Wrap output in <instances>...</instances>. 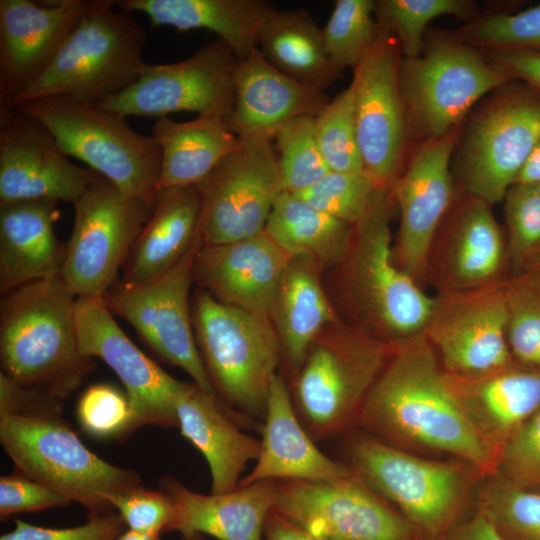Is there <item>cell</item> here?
Wrapping results in <instances>:
<instances>
[{"instance_id":"7bdbcfd3","label":"cell","mask_w":540,"mask_h":540,"mask_svg":"<svg viewBox=\"0 0 540 540\" xmlns=\"http://www.w3.org/2000/svg\"><path fill=\"white\" fill-rule=\"evenodd\" d=\"M453 34L465 44L485 52L501 49L540 52V3L515 13L476 16Z\"/></svg>"},{"instance_id":"f5cc1de1","label":"cell","mask_w":540,"mask_h":540,"mask_svg":"<svg viewBox=\"0 0 540 540\" xmlns=\"http://www.w3.org/2000/svg\"><path fill=\"white\" fill-rule=\"evenodd\" d=\"M448 540H508L493 523L478 511L471 518L460 524L450 534Z\"/></svg>"},{"instance_id":"603a6c76","label":"cell","mask_w":540,"mask_h":540,"mask_svg":"<svg viewBox=\"0 0 540 540\" xmlns=\"http://www.w3.org/2000/svg\"><path fill=\"white\" fill-rule=\"evenodd\" d=\"M288 259L265 232L232 243L203 244L194 261V281L217 300L271 320Z\"/></svg>"},{"instance_id":"f35d334b","label":"cell","mask_w":540,"mask_h":540,"mask_svg":"<svg viewBox=\"0 0 540 540\" xmlns=\"http://www.w3.org/2000/svg\"><path fill=\"white\" fill-rule=\"evenodd\" d=\"M478 496L479 511L506 539L540 540V491L520 487L497 473Z\"/></svg>"},{"instance_id":"52a82bcc","label":"cell","mask_w":540,"mask_h":540,"mask_svg":"<svg viewBox=\"0 0 540 540\" xmlns=\"http://www.w3.org/2000/svg\"><path fill=\"white\" fill-rule=\"evenodd\" d=\"M392 349L393 343L340 320L313 340L290 393L299 419L316 442L356 423Z\"/></svg>"},{"instance_id":"816d5d0a","label":"cell","mask_w":540,"mask_h":540,"mask_svg":"<svg viewBox=\"0 0 540 540\" xmlns=\"http://www.w3.org/2000/svg\"><path fill=\"white\" fill-rule=\"evenodd\" d=\"M486 59L513 81H520L540 93V52L520 49L486 51Z\"/></svg>"},{"instance_id":"f546056e","label":"cell","mask_w":540,"mask_h":540,"mask_svg":"<svg viewBox=\"0 0 540 540\" xmlns=\"http://www.w3.org/2000/svg\"><path fill=\"white\" fill-rule=\"evenodd\" d=\"M175 409L180 434L208 463L211 493L236 489L246 466L258 458L260 440L243 432L219 402L195 383H185Z\"/></svg>"},{"instance_id":"e0dca14e","label":"cell","mask_w":540,"mask_h":540,"mask_svg":"<svg viewBox=\"0 0 540 540\" xmlns=\"http://www.w3.org/2000/svg\"><path fill=\"white\" fill-rule=\"evenodd\" d=\"M506 279L435 297L424 332L448 374L477 377L515 362L507 340Z\"/></svg>"},{"instance_id":"cb8c5ba5","label":"cell","mask_w":540,"mask_h":540,"mask_svg":"<svg viewBox=\"0 0 540 540\" xmlns=\"http://www.w3.org/2000/svg\"><path fill=\"white\" fill-rule=\"evenodd\" d=\"M316 443L297 415L285 378L277 373L269 388L258 458L238 486L263 480L330 481L353 473Z\"/></svg>"},{"instance_id":"9c48e42d","label":"cell","mask_w":540,"mask_h":540,"mask_svg":"<svg viewBox=\"0 0 540 540\" xmlns=\"http://www.w3.org/2000/svg\"><path fill=\"white\" fill-rule=\"evenodd\" d=\"M540 141V93L520 81L495 91L470 117L454 148L465 195L492 205L508 189Z\"/></svg>"},{"instance_id":"484cf974","label":"cell","mask_w":540,"mask_h":540,"mask_svg":"<svg viewBox=\"0 0 540 540\" xmlns=\"http://www.w3.org/2000/svg\"><path fill=\"white\" fill-rule=\"evenodd\" d=\"M174 513L165 532L207 534L218 540H262L274 508L277 481L263 480L222 494L194 492L171 476L159 481Z\"/></svg>"},{"instance_id":"277c9868","label":"cell","mask_w":540,"mask_h":540,"mask_svg":"<svg viewBox=\"0 0 540 540\" xmlns=\"http://www.w3.org/2000/svg\"><path fill=\"white\" fill-rule=\"evenodd\" d=\"M391 186H378L363 216L353 225L341 262L344 297L360 329L388 343L425 331L435 297L393 259Z\"/></svg>"},{"instance_id":"8fae6325","label":"cell","mask_w":540,"mask_h":540,"mask_svg":"<svg viewBox=\"0 0 540 540\" xmlns=\"http://www.w3.org/2000/svg\"><path fill=\"white\" fill-rule=\"evenodd\" d=\"M350 468L371 489L398 507L416 530L435 537L453 521L475 474L469 464L415 456L368 434L348 438Z\"/></svg>"},{"instance_id":"9a60e30c","label":"cell","mask_w":540,"mask_h":540,"mask_svg":"<svg viewBox=\"0 0 540 540\" xmlns=\"http://www.w3.org/2000/svg\"><path fill=\"white\" fill-rule=\"evenodd\" d=\"M199 230L204 245L232 243L264 232L285 191L271 140L240 138L199 185Z\"/></svg>"},{"instance_id":"ee69618b","label":"cell","mask_w":540,"mask_h":540,"mask_svg":"<svg viewBox=\"0 0 540 540\" xmlns=\"http://www.w3.org/2000/svg\"><path fill=\"white\" fill-rule=\"evenodd\" d=\"M378 186L364 170L329 171L295 195L314 208L353 226L365 213Z\"/></svg>"},{"instance_id":"680465c9","label":"cell","mask_w":540,"mask_h":540,"mask_svg":"<svg viewBox=\"0 0 540 540\" xmlns=\"http://www.w3.org/2000/svg\"><path fill=\"white\" fill-rule=\"evenodd\" d=\"M182 540H205L202 534L183 535Z\"/></svg>"},{"instance_id":"3957f363","label":"cell","mask_w":540,"mask_h":540,"mask_svg":"<svg viewBox=\"0 0 540 540\" xmlns=\"http://www.w3.org/2000/svg\"><path fill=\"white\" fill-rule=\"evenodd\" d=\"M76 299L60 275L3 294L1 373L60 401L74 392L93 368L78 345Z\"/></svg>"},{"instance_id":"74e56055","label":"cell","mask_w":540,"mask_h":540,"mask_svg":"<svg viewBox=\"0 0 540 540\" xmlns=\"http://www.w3.org/2000/svg\"><path fill=\"white\" fill-rule=\"evenodd\" d=\"M373 0H338L322 28L324 47L336 68H355L373 49L381 27Z\"/></svg>"},{"instance_id":"d6986e66","label":"cell","mask_w":540,"mask_h":540,"mask_svg":"<svg viewBox=\"0 0 540 540\" xmlns=\"http://www.w3.org/2000/svg\"><path fill=\"white\" fill-rule=\"evenodd\" d=\"M460 131L461 126L424 142L391 185L400 212L393 259L418 284L428 273L440 223L453 202L451 162Z\"/></svg>"},{"instance_id":"b9f144b4","label":"cell","mask_w":540,"mask_h":540,"mask_svg":"<svg viewBox=\"0 0 540 540\" xmlns=\"http://www.w3.org/2000/svg\"><path fill=\"white\" fill-rule=\"evenodd\" d=\"M503 201L506 262L512 278L540 254V183H515Z\"/></svg>"},{"instance_id":"ffe728a7","label":"cell","mask_w":540,"mask_h":540,"mask_svg":"<svg viewBox=\"0 0 540 540\" xmlns=\"http://www.w3.org/2000/svg\"><path fill=\"white\" fill-rule=\"evenodd\" d=\"M75 320L81 353L103 360L123 383L135 428L177 427L175 405L185 382L170 376L129 339L103 298L77 297Z\"/></svg>"},{"instance_id":"ac0fdd59","label":"cell","mask_w":540,"mask_h":540,"mask_svg":"<svg viewBox=\"0 0 540 540\" xmlns=\"http://www.w3.org/2000/svg\"><path fill=\"white\" fill-rule=\"evenodd\" d=\"M401 50L381 28L377 43L353 69L357 137L364 171L379 186L401 173L410 134L399 84Z\"/></svg>"},{"instance_id":"d590c367","label":"cell","mask_w":540,"mask_h":540,"mask_svg":"<svg viewBox=\"0 0 540 540\" xmlns=\"http://www.w3.org/2000/svg\"><path fill=\"white\" fill-rule=\"evenodd\" d=\"M353 226L284 191L267 220L265 234L289 257L306 255L320 269L337 266L349 247Z\"/></svg>"},{"instance_id":"30bf717a","label":"cell","mask_w":540,"mask_h":540,"mask_svg":"<svg viewBox=\"0 0 540 540\" xmlns=\"http://www.w3.org/2000/svg\"><path fill=\"white\" fill-rule=\"evenodd\" d=\"M512 81L453 33L428 32L422 53L399 65L410 134L423 143L446 135L487 93Z\"/></svg>"},{"instance_id":"7402d4cb","label":"cell","mask_w":540,"mask_h":540,"mask_svg":"<svg viewBox=\"0 0 540 540\" xmlns=\"http://www.w3.org/2000/svg\"><path fill=\"white\" fill-rule=\"evenodd\" d=\"M88 4L0 0V104L9 105L44 72Z\"/></svg>"},{"instance_id":"5bb4252c","label":"cell","mask_w":540,"mask_h":540,"mask_svg":"<svg viewBox=\"0 0 540 540\" xmlns=\"http://www.w3.org/2000/svg\"><path fill=\"white\" fill-rule=\"evenodd\" d=\"M202 245L199 234L166 272L134 286L117 280L103 299L110 312L126 320L159 356L183 369L217 400L197 347L189 302L194 261Z\"/></svg>"},{"instance_id":"db71d44e","label":"cell","mask_w":540,"mask_h":540,"mask_svg":"<svg viewBox=\"0 0 540 540\" xmlns=\"http://www.w3.org/2000/svg\"><path fill=\"white\" fill-rule=\"evenodd\" d=\"M264 536L266 540H332L312 534L274 511L266 519Z\"/></svg>"},{"instance_id":"8992f818","label":"cell","mask_w":540,"mask_h":540,"mask_svg":"<svg viewBox=\"0 0 540 540\" xmlns=\"http://www.w3.org/2000/svg\"><path fill=\"white\" fill-rule=\"evenodd\" d=\"M114 7L111 0L89 1L48 67L6 106L48 97L97 104L131 86L147 65L146 33L130 12Z\"/></svg>"},{"instance_id":"e575fe53","label":"cell","mask_w":540,"mask_h":540,"mask_svg":"<svg viewBox=\"0 0 540 540\" xmlns=\"http://www.w3.org/2000/svg\"><path fill=\"white\" fill-rule=\"evenodd\" d=\"M258 48L275 69L309 88L325 92L341 77L326 53L322 29L305 9L274 10L260 31Z\"/></svg>"},{"instance_id":"ba28073f","label":"cell","mask_w":540,"mask_h":540,"mask_svg":"<svg viewBox=\"0 0 540 540\" xmlns=\"http://www.w3.org/2000/svg\"><path fill=\"white\" fill-rule=\"evenodd\" d=\"M14 108L39 121L67 156L153 208L161 167L153 136L136 132L119 114L70 98H42Z\"/></svg>"},{"instance_id":"6f0895ef","label":"cell","mask_w":540,"mask_h":540,"mask_svg":"<svg viewBox=\"0 0 540 540\" xmlns=\"http://www.w3.org/2000/svg\"><path fill=\"white\" fill-rule=\"evenodd\" d=\"M116 540H161L159 535L138 533L132 530L123 532Z\"/></svg>"},{"instance_id":"1f68e13d","label":"cell","mask_w":540,"mask_h":540,"mask_svg":"<svg viewBox=\"0 0 540 540\" xmlns=\"http://www.w3.org/2000/svg\"><path fill=\"white\" fill-rule=\"evenodd\" d=\"M115 4L128 12L145 14L152 27L212 31L238 60L258 47L260 31L275 10L263 0H119Z\"/></svg>"},{"instance_id":"11a10c76","label":"cell","mask_w":540,"mask_h":540,"mask_svg":"<svg viewBox=\"0 0 540 540\" xmlns=\"http://www.w3.org/2000/svg\"><path fill=\"white\" fill-rule=\"evenodd\" d=\"M540 183V141L524 165L516 183Z\"/></svg>"},{"instance_id":"7c38bea8","label":"cell","mask_w":540,"mask_h":540,"mask_svg":"<svg viewBox=\"0 0 540 540\" xmlns=\"http://www.w3.org/2000/svg\"><path fill=\"white\" fill-rule=\"evenodd\" d=\"M73 205L74 224L60 276L76 297L103 298L118 280L153 208L101 175Z\"/></svg>"},{"instance_id":"bcb514c9","label":"cell","mask_w":540,"mask_h":540,"mask_svg":"<svg viewBox=\"0 0 540 540\" xmlns=\"http://www.w3.org/2000/svg\"><path fill=\"white\" fill-rule=\"evenodd\" d=\"M76 416L82 429L99 439L122 438L136 429L127 395L106 383L84 390L77 402Z\"/></svg>"},{"instance_id":"9f6ffc18","label":"cell","mask_w":540,"mask_h":540,"mask_svg":"<svg viewBox=\"0 0 540 540\" xmlns=\"http://www.w3.org/2000/svg\"><path fill=\"white\" fill-rule=\"evenodd\" d=\"M517 277L525 280L540 297V254L532 259Z\"/></svg>"},{"instance_id":"5b68a950","label":"cell","mask_w":540,"mask_h":540,"mask_svg":"<svg viewBox=\"0 0 540 540\" xmlns=\"http://www.w3.org/2000/svg\"><path fill=\"white\" fill-rule=\"evenodd\" d=\"M191 305L197 347L219 404L239 425L263 422L269 388L283 360L272 321L201 288Z\"/></svg>"},{"instance_id":"44dd1931","label":"cell","mask_w":540,"mask_h":540,"mask_svg":"<svg viewBox=\"0 0 540 540\" xmlns=\"http://www.w3.org/2000/svg\"><path fill=\"white\" fill-rule=\"evenodd\" d=\"M98 176L69 161L39 121L0 104V204L42 199L74 204Z\"/></svg>"},{"instance_id":"681fc988","label":"cell","mask_w":540,"mask_h":540,"mask_svg":"<svg viewBox=\"0 0 540 540\" xmlns=\"http://www.w3.org/2000/svg\"><path fill=\"white\" fill-rule=\"evenodd\" d=\"M124 522L117 513L88 515L85 524L72 528H47L15 520V528L0 540H116Z\"/></svg>"},{"instance_id":"c3c4849f","label":"cell","mask_w":540,"mask_h":540,"mask_svg":"<svg viewBox=\"0 0 540 540\" xmlns=\"http://www.w3.org/2000/svg\"><path fill=\"white\" fill-rule=\"evenodd\" d=\"M108 500L129 530L143 534L160 535L166 531L174 513L173 502L164 491L141 484Z\"/></svg>"},{"instance_id":"7dc6e473","label":"cell","mask_w":540,"mask_h":540,"mask_svg":"<svg viewBox=\"0 0 540 540\" xmlns=\"http://www.w3.org/2000/svg\"><path fill=\"white\" fill-rule=\"evenodd\" d=\"M496 473L520 487L540 490V408L507 440Z\"/></svg>"},{"instance_id":"4dcf8cb0","label":"cell","mask_w":540,"mask_h":540,"mask_svg":"<svg viewBox=\"0 0 540 540\" xmlns=\"http://www.w3.org/2000/svg\"><path fill=\"white\" fill-rule=\"evenodd\" d=\"M200 211L197 186L157 190L150 218L132 246L120 281L140 285L170 269L199 236Z\"/></svg>"},{"instance_id":"4316f807","label":"cell","mask_w":540,"mask_h":540,"mask_svg":"<svg viewBox=\"0 0 540 540\" xmlns=\"http://www.w3.org/2000/svg\"><path fill=\"white\" fill-rule=\"evenodd\" d=\"M436 261L439 293L482 288L506 278V239L491 205L466 195L454 211Z\"/></svg>"},{"instance_id":"f6af8a7d","label":"cell","mask_w":540,"mask_h":540,"mask_svg":"<svg viewBox=\"0 0 540 540\" xmlns=\"http://www.w3.org/2000/svg\"><path fill=\"white\" fill-rule=\"evenodd\" d=\"M507 340L520 364L540 368V297L521 277L505 280Z\"/></svg>"},{"instance_id":"8d00e7d4","label":"cell","mask_w":540,"mask_h":540,"mask_svg":"<svg viewBox=\"0 0 540 540\" xmlns=\"http://www.w3.org/2000/svg\"><path fill=\"white\" fill-rule=\"evenodd\" d=\"M374 14L380 27L395 37L404 58L422 53L425 31L433 19L453 15L470 21L477 16L469 0H378Z\"/></svg>"},{"instance_id":"60d3db41","label":"cell","mask_w":540,"mask_h":540,"mask_svg":"<svg viewBox=\"0 0 540 540\" xmlns=\"http://www.w3.org/2000/svg\"><path fill=\"white\" fill-rule=\"evenodd\" d=\"M315 133L321 154L330 171L364 170L357 137L352 84L330 100L315 117Z\"/></svg>"},{"instance_id":"4fadbf2b","label":"cell","mask_w":540,"mask_h":540,"mask_svg":"<svg viewBox=\"0 0 540 540\" xmlns=\"http://www.w3.org/2000/svg\"><path fill=\"white\" fill-rule=\"evenodd\" d=\"M238 58L220 38L171 64H147L127 89L95 104L123 117L161 118L188 111L228 122L235 103Z\"/></svg>"},{"instance_id":"ab89813d","label":"cell","mask_w":540,"mask_h":540,"mask_svg":"<svg viewBox=\"0 0 540 540\" xmlns=\"http://www.w3.org/2000/svg\"><path fill=\"white\" fill-rule=\"evenodd\" d=\"M273 139L285 191L298 193L330 171L317 142L315 117L292 120L279 129Z\"/></svg>"},{"instance_id":"836d02e7","label":"cell","mask_w":540,"mask_h":540,"mask_svg":"<svg viewBox=\"0 0 540 540\" xmlns=\"http://www.w3.org/2000/svg\"><path fill=\"white\" fill-rule=\"evenodd\" d=\"M152 136L161 149L157 190L199 185L240 142L228 122L214 116L186 122L161 117Z\"/></svg>"},{"instance_id":"d4e9b609","label":"cell","mask_w":540,"mask_h":540,"mask_svg":"<svg viewBox=\"0 0 540 540\" xmlns=\"http://www.w3.org/2000/svg\"><path fill=\"white\" fill-rule=\"evenodd\" d=\"M329 101L325 92L304 86L275 69L257 47L238 60L235 103L228 124L239 138L272 140L292 120L316 117Z\"/></svg>"},{"instance_id":"6da1fadb","label":"cell","mask_w":540,"mask_h":540,"mask_svg":"<svg viewBox=\"0 0 540 540\" xmlns=\"http://www.w3.org/2000/svg\"><path fill=\"white\" fill-rule=\"evenodd\" d=\"M356 423L392 446L416 445L451 454L480 474L496 472L497 457L461 406L425 332L393 343Z\"/></svg>"},{"instance_id":"7a4b0ae2","label":"cell","mask_w":540,"mask_h":540,"mask_svg":"<svg viewBox=\"0 0 540 540\" xmlns=\"http://www.w3.org/2000/svg\"><path fill=\"white\" fill-rule=\"evenodd\" d=\"M61 401L0 373V442L23 475L92 514L113 513L110 496L141 484L140 475L91 452L62 416Z\"/></svg>"},{"instance_id":"f907efd6","label":"cell","mask_w":540,"mask_h":540,"mask_svg":"<svg viewBox=\"0 0 540 540\" xmlns=\"http://www.w3.org/2000/svg\"><path fill=\"white\" fill-rule=\"evenodd\" d=\"M71 503L69 498L22 473L0 478V518L2 521L17 513L63 507Z\"/></svg>"},{"instance_id":"d6a6232c","label":"cell","mask_w":540,"mask_h":540,"mask_svg":"<svg viewBox=\"0 0 540 540\" xmlns=\"http://www.w3.org/2000/svg\"><path fill=\"white\" fill-rule=\"evenodd\" d=\"M320 270L309 256H290L275 296L271 321L291 379L300 370L313 340L339 320L323 289Z\"/></svg>"},{"instance_id":"f1b7e54d","label":"cell","mask_w":540,"mask_h":540,"mask_svg":"<svg viewBox=\"0 0 540 540\" xmlns=\"http://www.w3.org/2000/svg\"><path fill=\"white\" fill-rule=\"evenodd\" d=\"M55 200L0 204V292L58 276L66 245L56 237Z\"/></svg>"},{"instance_id":"2e32d148","label":"cell","mask_w":540,"mask_h":540,"mask_svg":"<svg viewBox=\"0 0 540 540\" xmlns=\"http://www.w3.org/2000/svg\"><path fill=\"white\" fill-rule=\"evenodd\" d=\"M332 540H415L416 529L354 472L330 481H277L273 510Z\"/></svg>"},{"instance_id":"83f0119b","label":"cell","mask_w":540,"mask_h":540,"mask_svg":"<svg viewBox=\"0 0 540 540\" xmlns=\"http://www.w3.org/2000/svg\"><path fill=\"white\" fill-rule=\"evenodd\" d=\"M447 375L461 406L498 462L510 436L540 408V368L515 361L477 377Z\"/></svg>"}]
</instances>
